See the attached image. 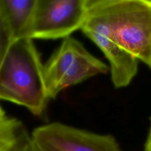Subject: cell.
<instances>
[{"label": "cell", "mask_w": 151, "mask_h": 151, "mask_svg": "<svg viewBox=\"0 0 151 151\" xmlns=\"http://www.w3.org/2000/svg\"><path fill=\"white\" fill-rule=\"evenodd\" d=\"M43 66L33 40L23 38L13 41L0 66V100L41 116L49 101Z\"/></svg>", "instance_id": "6da1fadb"}, {"label": "cell", "mask_w": 151, "mask_h": 151, "mask_svg": "<svg viewBox=\"0 0 151 151\" xmlns=\"http://www.w3.org/2000/svg\"><path fill=\"white\" fill-rule=\"evenodd\" d=\"M44 84L49 100H55L68 87L77 85L93 77L105 75L109 66L86 50L78 40L70 36L43 66Z\"/></svg>", "instance_id": "7a4b0ae2"}, {"label": "cell", "mask_w": 151, "mask_h": 151, "mask_svg": "<svg viewBox=\"0 0 151 151\" xmlns=\"http://www.w3.org/2000/svg\"><path fill=\"white\" fill-rule=\"evenodd\" d=\"M81 30L107 60L114 87L121 88L130 85L137 75L139 60L123 48L114 35L105 0H87V15Z\"/></svg>", "instance_id": "3957f363"}, {"label": "cell", "mask_w": 151, "mask_h": 151, "mask_svg": "<svg viewBox=\"0 0 151 151\" xmlns=\"http://www.w3.org/2000/svg\"><path fill=\"white\" fill-rule=\"evenodd\" d=\"M108 19L122 47L151 67V1L105 0Z\"/></svg>", "instance_id": "277c9868"}, {"label": "cell", "mask_w": 151, "mask_h": 151, "mask_svg": "<svg viewBox=\"0 0 151 151\" xmlns=\"http://www.w3.org/2000/svg\"><path fill=\"white\" fill-rule=\"evenodd\" d=\"M87 0H37L27 38L58 39L81 29Z\"/></svg>", "instance_id": "5b68a950"}, {"label": "cell", "mask_w": 151, "mask_h": 151, "mask_svg": "<svg viewBox=\"0 0 151 151\" xmlns=\"http://www.w3.org/2000/svg\"><path fill=\"white\" fill-rule=\"evenodd\" d=\"M30 135L37 151H122L112 135L61 122L37 127Z\"/></svg>", "instance_id": "8992f818"}, {"label": "cell", "mask_w": 151, "mask_h": 151, "mask_svg": "<svg viewBox=\"0 0 151 151\" xmlns=\"http://www.w3.org/2000/svg\"><path fill=\"white\" fill-rule=\"evenodd\" d=\"M37 0H0L13 39L27 38Z\"/></svg>", "instance_id": "52a82bcc"}, {"label": "cell", "mask_w": 151, "mask_h": 151, "mask_svg": "<svg viewBox=\"0 0 151 151\" xmlns=\"http://www.w3.org/2000/svg\"><path fill=\"white\" fill-rule=\"evenodd\" d=\"M0 151H37L31 135L16 118L7 116L0 122Z\"/></svg>", "instance_id": "ba28073f"}, {"label": "cell", "mask_w": 151, "mask_h": 151, "mask_svg": "<svg viewBox=\"0 0 151 151\" xmlns=\"http://www.w3.org/2000/svg\"><path fill=\"white\" fill-rule=\"evenodd\" d=\"M13 41V35L0 2V66Z\"/></svg>", "instance_id": "9c48e42d"}, {"label": "cell", "mask_w": 151, "mask_h": 151, "mask_svg": "<svg viewBox=\"0 0 151 151\" xmlns=\"http://www.w3.org/2000/svg\"><path fill=\"white\" fill-rule=\"evenodd\" d=\"M144 151H151V117H150V125L149 131H148L147 137L144 144Z\"/></svg>", "instance_id": "30bf717a"}, {"label": "cell", "mask_w": 151, "mask_h": 151, "mask_svg": "<svg viewBox=\"0 0 151 151\" xmlns=\"http://www.w3.org/2000/svg\"><path fill=\"white\" fill-rule=\"evenodd\" d=\"M7 114H6L5 111H4V109H2V107L1 106V105H0V122H1V120H3V119H4V118L7 117Z\"/></svg>", "instance_id": "8fae6325"}, {"label": "cell", "mask_w": 151, "mask_h": 151, "mask_svg": "<svg viewBox=\"0 0 151 151\" xmlns=\"http://www.w3.org/2000/svg\"><path fill=\"white\" fill-rule=\"evenodd\" d=\"M150 69H151V67H150Z\"/></svg>", "instance_id": "7c38bea8"}]
</instances>
